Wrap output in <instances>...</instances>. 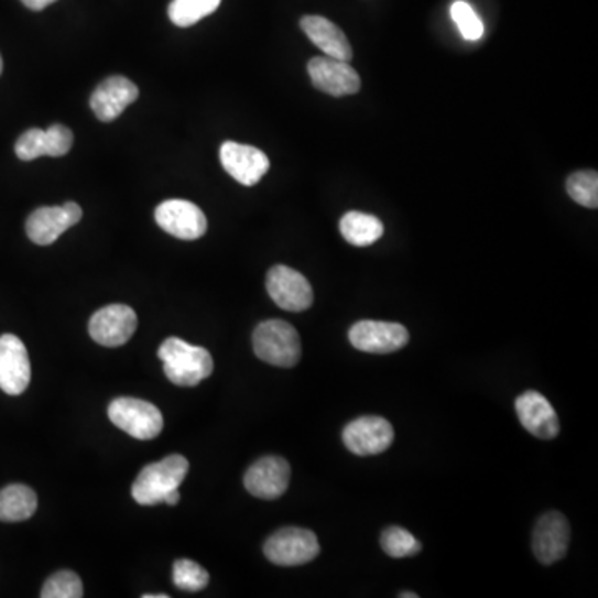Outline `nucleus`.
<instances>
[{
    "mask_svg": "<svg viewBox=\"0 0 598 598\" xmlns=\"http://www.w3.org/2000/svg\"><path fill=\"white\" fill-rule=\"evenodd\" d=\"M143 598H168V595L160 594V595H143Z\"/></svg>",
    "mask_w": 598,
    "mask_h": 598,
    "instance_id": "473e14b6",
    "label": "nucleus"
},
{
    "mask_svg": "<svg viewBox=\"0 0 598 598\" xmlns=\"http://www.w3.org/2000/svg\"><path fill=\"white\" fill-rule=\"evenodd\" d=\"M139 98V87L122 75L106 78L95 88L90 107L100 122H113Z\"/></svg>",
    "mask_w": 598,
    "mask_h": 598,
    "instance_id": "2eb2a0df",
    "label": "nucleus"
},
{
    "mask_svg": "<svg viewBox=\"0 0 598 598\" xmlns=\"http://www.w3.org/2000/svg\"><path fill=\"white\" fill-rule=\"evenodd\" d=\"M37 511V493L24 483L0 490V522H24Z\"/></svg>",
    "mask_w": 598,
    "mask_h": 598,
    "instance_id": "aec40b11",
    "label": "nucleus"
},
{
    "mask_svg": "<svg viewBox=\"0 0 598 598\" xmlns=\"http://www.w3.org/2000/svg\"><path fill=\"white\" fill-rule=\"evenodd\" d=\"M163 502L168 505H176L180 502V492L178 489L172 490V492L166 493Z\"/></svg>",
    "mask_w": 598,
    "mask_h": 598,
    "instance_id": "7c9ffc66",
    "label": "nucleus"
},
{
    "mask_svg": "<svg viewBox=\"0 0 598 598\" xmlns=\"http://www.w3.org/2000/svg\"><path fill=\"white\" fill-rule=\"evenodd\" d=\"M54 2H57V0H22V4L25 6V8L31 9V11H44L45 8H48V6L54 4Z\"/></svg>",
    "mask_w": 598,
    "mask_h": 598,
    "instance_id": "c756f323",
    "label": "nucleus"
},
{
    "mask_svg": "<svg viewBox=\"0 0 598 598\" xmlns=\"http://www.w3.org/2000/svg\"><path fill=\"white\" fill-rule=\"evenodd\" d=\"M221 0H173L168 18L176 28H192L220 8Z\"/></svg>",
    "mask_w": 598,
    "mask_h": 598,
    "instance_id": "4be33fe9",
    "label": "nucleus"
},
{
    "mask_svg": "<svg viewBox=\"0 0 598 598\" xmlns=\"http://www.w3.org/2000/svg\"><path fill=\"white\" fill-rule=\"evenodd\" d=\"M81 220V208L74 202H67L62 207L37 208L25 224V231L31 241L39 247L55 243L68 228Z\"/></svg>",
    "mask_w": 598,
    "mask_h": 598,
    "instance_id": "9b49d317",
    "label": "nucleus"
},
{
    "mask_svg": "<svg viewBox=\"0 0 598 598\" xmlns=\"http://www.w3.org/2000/svg\"><path fill=\"white\" fill-rule=\"evenodd\" d=\"M42 598H80L84 597V585L80 577L72 570H61L52 575L41 591Z\"/></svg>",
    "mask_w": 598,
    "mask_h": 598,
    "instance_id": "a878e982",
    "label": "nucleus"
},
{
    "mask_svg": "<svg viewBox=\"0 0 598 598\" xmlns=\"http://www.w3.org/2000/svg\"><path fill=\"white\" fill-rule=\"evenodd\" d=\"M291 467L286 459L267 456L251 464L244 474V487L251 496L264 501L280 499L290 486Z\"/></svg>",
    "mask_w": 598,
    "mask_h": 598,
    "instance_id": "f8f14e48",
    "label": "nucleus"
},
{
    "mask_svg": "<svg viewBox=\"0 0 598 598\" xmlns=\"http://www.w3.org/2000/svg\"><path fill=\"white\" fill-rule=\"evenodd\" d=\"M343 443L356 456H378L394 443V430L384 417H358L343 431Z\"/></svg>",
    "mask_w": 598,
    "mask_h": 598,
    "instance_id": "1a4fd4ad",
    "label": "nucleus"
},
{
    "mask_svg": "<svg viewBox=\"0 0 598 598\" xmlns=\"http://www.w3.org/2000/svg\"><path fill=\"white\" fill-rule=\"evenodd\" d=\"M45 143H47V156L67 155L74 145V133L67 127L55 123L45 130Z\"/></svg>",
    "mask_w": 598,
    "mask_h": 598,
    "instance_id": "c85d7f7f",
    "label": "nucleus"
},
{
    "mask_svg": "<svg viewBox=\"0 0 598 598\" xmlns=\"http://www.w3.org/2000/svg\"><path fill=\"white\" fill-rule=\"evenodd\" d=\"M139 318L127 305H110L98 309L88 323V333L98 345L119 348L135 335Z\"/></svg>",
    "mask_w": 598,
    "mask_h": 598,
    "instance_id": "9d476101",
    "label": "nucleus"
},
{
    "mask_svg": "<svg viewBox=\"0 0 598 598\" xmlns=\"http://www.w3.org/2000/svg\"><path fill=\"white\" fill-rule=\"evenodd\" d=\"M567 193L581 207L595 210L598 207V173L595 170L572 173L567 180Z\"/></svg>",
    "mask_w": 598,
    "mask_h": 598,
    "instance_id": "5701e85b",
    "label": "nucleus"
},
{
    "mask_svg": "<svg viewBox=\"0 0 598 598\" xmlns=\"http://www.w3.org/2000/svg\"><path fill=\"white\" fill-rule=\"evenodd\" d=\"M210 575L202 565L188 558H180L173 564V584L185 591H199L207 587Z\"/></svg>",
    "mask_w": 598,
    "mask_h": 598,
    "instance_id": "393cba45",
    "label": "nucleus"
},
{
    "mask_svg": "<svg viewBox=\"0 0 598 598\" xmlns=\"http://www.w3.org/2000/svg\"><path fill=\"white\" fill-rule=\"evenodd\" d=\"M221 165L228 175L244 186H254L270 170V159L257 146L225 142L220 149Z\"/></svg>",
    "mask_w": 598,
    "mask_h": 598,
    "instance_id": "f3484780",
    "label": "nucleus"
},
{
    "mask_svg": "<svg viewBox=\"0 0 598 598\" xmlns=\"http://www.w3.org/2000/svg\"><path fill=\"white\" fill-rule=\"evenodd\" d=\"M349 343L358 351L369 352V355H389V352L403 349L410 343V331L399 323L365 319L351 326Z\"/></svg>",
    "mask_w": 598,
    "mask_h": 598,
    "instance_id": "0eeeda50",
    "label": "nucleus"
},
{
    "mask_svg": "<svg viewBox=\"0 0 598 598\" xmlns=\"http://www.w3.org/2000/svg\"><path fill=\"white\" fill-rule=\"evenodd\" d=\"M570 544V524L561 512L552 511L542 515L532 535V548L541 564L552 565L567 555Z\"/></svg>",
    "mask_w": 598,
    "mask_h": 598,
    "instance_id": "ddd939ff",
    "label": "nucleus"
},
{
    "mask_svg": "<svg viewBox=\"0 0 598 598\" xmlns=\"http://www.w3.org/2000/svg\"><path fill=\"white\" fill-rule=\"evenodd\" d=\"M15 155L22 162H32L39 156H47V143H45V130L31 129L19 137L15 143Z\"/></svg>",
    "mask_w": 598,
    "mask_h": 598,
    "instance_id": "cd10ccee",
    "label": "nucleus"
},
{
    "mask_svg": "<svg viewBox=\"0 0 598 598\" xmlns=\"http://www.w3.org/2000/svg\"><path fill=\"white\" fill-rule=\"evenodd\" d=\"M155 221L165 233L185 241L198 240L208 228L204 211L186 199H166L160 204Z\"/></svg>",
    "mask_w": 598,
    "mask_h": 598,
    "instance_id": "6e6552de",
    "label": "nucleus"
},
{
    "mask_svg": "<svg viewBox=\"0 0 598 598\" xmlns=\"http://www.w3.org/2000/svg\"><path fill=\"white\" fill-rule=\"evenodd\" d=\"M166 378L176 385L192 388L214 372V358L199 346L189 345L180 338H168L159 349Z\"/></svg>",
    "mask_w": 598,
    "mask_h": 598,
    "instance_id": "f257e3e1",
    "label": "nucleus"
},
{
    "mask_svg": "<svg viewBox=\"0 0 598 598\" xmlns=\"http://www.w3.org/2000/svg\"><path fill=\"white\" fill-rule=\"evenodd\" d=\"M254 355L278 368H293L302 359V339L290 323L268 319L253 333Z\"/></svg>",
    "mask_w": 598,
    "mask_h": 598,
    "instance_id": "f03ea898",
    "label": "nucleus"
},
{
    "mask_svg": "<svg viewBox=\"0 0 598 598\" xmlns=\"http://www.w3.org/2000/svg\"><path fill=\"white\" fill-rule=\"evenodd\" d=\"M515 413L522 426L539 439H554L561 433L557 413L541 392H522L515 399Z\"/></svg>",
    "mask_w": 598,
    "mask_h": 598,
    "instance_id": "a211bd4d",
    "label": "nucleus"
},
{
    "mask_svg": "<svg viewBox=\"0 0 598 598\" xmlns=\"http://www.w3.org/2000/svg\"><path fill=\"white\" fill-rule=\"evenodd\" d=\"M2 68H4V62H2V57H0V74H2Z\"/></svg>",
    "mask_w": 598,
    "mask_h": 598,
    "instance_id": "72a5a7b5",
    "label": "nucleus"
},
{
    "mask_svg": "<svg viewBox=\"0 0 598 598\" xmlns=\"http://www.w3.org/2000/svg\"><path fill=\"white\" fill-rule=\"evenodd\" d=\"M267 290L271 300L284 312H306L315 300L309 281L300 271L284 264H276L268 271Z\"/></svg>",
    "mask_w": 598,
    "mask_h": 598,
    "instance_id": "423d86ee",
    "label": "nucleus"
},
{
    "mask_svg": "<svg viewBox=\"0 0 598 598\" xmlns=\"http://www.w3.org/2000/svg\"><path fill=\"white\" fill-rule=\"evenodd\" d=\"M339 231L352 247H371L384 235V225L374 215L348 211L339 221Z\"/></svg>",
    "mask_w": 598,
    "mask_h": 598,
    "instance_id": "412c9836",
    "label": "nucleus"
},
{
    "mask_svg": "<svg viewBox=\"0 0 598 598\" xmlns=\"http://www.w3.org/2000/svg\"><path fill=\"white\" fill-rule=\"evenodd\" d=\"M420 595L417 594H410V591H403V594H399V598H417Z\"/></svg>",
    "mask_w": 598,
    "mask_h": 598,
    "instance_id": "2f4dec72",
    "label": "nucleus"
},
{
    "mask_svg": "<svg viewBox=\"0 0 598 598\" xmlns=\"http://www.w3.org/2000/svg\"><path fill=\"white\" fill-rule=\"evenodd\" d=\"M263 551L271 564L297 567L315 561L322 547L315 532L302 528H284L264 542Z\"/></svg>",
    "mask_w": 598,
    "mask_h": 598,
    "instance_id": "20e7f679",
    "label": "nucleus"
},
{
    "mask_svg": "<svg viewBox=\"0 0 598 598\" xmlns=\"http://www.w3.org/2000/svg\"><path fill=\"white\" fill-rule=\"evenodd\" d=\"M450 15H453V21L456 22L460 35L466 41H479L482 37V21H480L479 15L476 14V11L467 2H464V0L454 2L453 8H450Z\"/></svg>",
    "mask_w": 598,
    "mask_h": 598,
    "instance_id": "bb28decb",
    "label": "nucleus"
},
{
    "mask_svg": "<svg viewBox=\"0 0 598 598\" xmlns=\"http://www.w3.org/2000/svg\"><path fill=\"white\" fill-rule=\"evenodd\" d=\"M302 29L309 41L325 52L326 57L349 62L352 58V47L345 32L322 15H306L302 19Z\"/></svg>",
    "mask_w": 598,
    "mask_h": 598,
    "instance_id": "6ab92c4d",
    "label": "nucleus"
},
{
    "mask_svg": "<svg viewBox=\"0 0 598 598\" xmlns=\"http://www.w3.org/2000/svg\"><path fill=\"white\" fill-rule=\"evenodd\" d=\"M381 547L392 558L414 557L423 548L410 531L398 525H391L382 532Z\"/></svg>",
    "mask_w": 598,
    "mask_h": 598,
    "instance_id": "b1692460",
    "label": "nucleus"
},
{
    "mask_svg": "<svg viewBox=\"0 0 598 598\" xmlns=\"http://www.w3.org/2000/svg\"><path fill=\"white\" fill-rule=\"evenodd\" d=\"M31 359L24 343L14 335L0 336V389L19 395L31 384Z\"/></svg>",
    "mask_w": 598,
    "mask_h": 598,
    "instance_id": "4468645a",
    "label": "nucleus"
},
{
    "mask_svg": "<svg viewBox=\"0 0 598 598\" xmlns=\"http://www.w3.org/2000/svg\"><path fill=\"white\" fill-rule=\"evenodd\" d=\"M188 460L178 454L143 467L132 487V496L140 505H156L166 493L178 489L188 474Z\"/></svg>",
    "mask_w": 598,
    "mask_h": 598,
    "instance_id": "7ed1b4c3",
    "label": "nucleus"
},
{
    "mask_svg": "<svg viewBox=\"0 0 598 598\" xmlns=\"http://www.w3.org/2000/svg\"><path fill=\"white\" fill-rule=\"evenodd\" d=\"M308 74L313 85L331 97L358 94L361 88V78L349 62L315 57L308 62Z\"/></svg>",
    "mask_w": 598,
    "mask_h": 598,
    "instance_id": "dca6fc26",
    "label": "nucleus"
},
{
    "mask_svg": "<svg viewBox=\"0 0 598 598\" xmlns=\"http://www.w3.org/2000/svg\"><path fill=\"white\" fill-rule=\"evenodd\" d=\"M109 417L123 433L139 441L155 439L163 431L159 407L137 398H119L109 406Z\"/></svg>",
    "mask_w": 598,
    "mask_h": 598,
    "instance_id": "39448f33",
    "label": "nucleus"
}]
</instances>
